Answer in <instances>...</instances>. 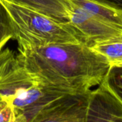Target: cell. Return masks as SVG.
Masks as SVG:
<instances>
[{"mask_svg":"<svg viewBox=\"0 0 122 122\" xmlns=\"http://www.w3.org/2000/svg\"><path fill=\"white\" fill-rule=\"evenodd\" d=\"M16 57L44 83L70 93L85 92L99 86L111 66L104 56L84 43L19 49Z\"/></svg>","mask_w":122,"mask_h":122,"instance_id":"cell-1","label":"cell"},{"mask_svg":"<svg viewBox=\"0 0 122 122\" xmlns=\"http://www.w3.org/2000/svg\"><path fill=\"white\" fill-rule=\"evenodd\" d=\"M66 93L70 92L42 81L16 55L0 71V96L15 109L16 122H35L46 107Z\"/></svg>","mask_w":122,"mask_h":122,"instance_id":"cell-2","label":"cell"},{"mask_svg":"<svg viewBox=\"0 0 122 122\" xmlns=\"http://www.w3.org/2000/svg\"><path fill=\"white\" fill-rule=\"evenodd\" d=\"M12 20L18 50L53 44L84 43L71 24L10 0H0Z\"/></svg>","mask_w":122,"mask_h":122,"instance_id":"cell-3","label":"cell"},{"mask_svg":"<svg viewBox=\"0 0 122 122\" xmlns=\"http://www.w3.org/2000/svg\"><path fill=\"white\" fill-rule=\"evenodd\" d=\"M69 1V22L78 32L84 44L89 46L95 44L122 39V29L108 24L89 11Z\"/></svg>","mask_w":122,"mask_h":122,"instance_id":"cell-4","label":"cell"},{"mask_svg":"<svg viewBox=\"0 0 122 122\" xmlns=\"http://www.w3.org/2000/svg\"><path fill=\"white\" fill-rule=\"evenodd\" d=\"M90 91L63 94L46 107L35 122H86Z\"/></svg>","mask_w":122,"mask_h":122,"instance_id":"cell-5","label":"cell"},{"mask_svg":"<svg viewBox=\"0 0 122 122\" xmlns=\"http://www.w3.org/2000/svg\"><path fill=\"white\" fill-rule=\"evenodd\" d=\"M89 122H122V102L104 82L90 91L86 120Z\"/></svg>","mask_w":122,"mask_h":122,"instance_id":"cell-6","label":"cell"},{"mask_svg":"<svg viewBox=\"0 0 122 122\" xmlns=\"http://www.w3.org/2000/svg\"><path fill=\"white\" fill-rule=\"evenodd\" d=\"M102 21L122 29V9L97 0H69Z\"/></svg>","mask_w":122,"mask_h":122,"instance_id":"cell-7","label":"cell"},{"mask_svg":"<svg viewBox=\"0 0 122 122\" xmlns=\"http://www.w3.org/2000/svg\"><path fill=\"white\" fill-rule=\"evenodd\" d=\"M31 7L41 13L61 21H69L68 0H10Z\"/></svg>","mask_w":122,"mask_h":122,"instance_id":"cell-8","label":"cell"},{"mask_svg":"<svg viewBox=\"0 0 122 122\" xmlns=\"http://www.w3.org/2000/svg\"><path fill=\"white\" fill-rule=\"evenodd\" d=\"M91 47L104 56L111 66H122V39L97 44Z\"/></svg>","mask_w":122,"mask_h":122,"instance_id":"cell-9","label":"cell"},{"mask_svg":"<svg viewBox=\"0 0 122 122\" xmlns=\"http://www.w3.org/2000/svg\"><path fill=\"white\" fill-rule=\"evenodd\" d=\"M14 38V29L11 16L0 1V52L3 50L6 43Z\"/></svg>","mask_w":122,"mask_h":122,"instance_id":"cell-10","label":"cell"},{"mask_svg":"<svg viewBox=\"0 0 122 122\" xmlns=\"http://www.w3.org/2000/svg\"><path fill=\"white\" fill-rule=\"evenodd\" d=\"M103 82L122 102V66H110Z\"/></svg>","mask_w":122,"mask_h":122,"instance_id":"cell-11","label":"cell"},{"mask_svg":"<svg viewBox=\"0 0 122 122\" xmlns=\"http://www.w3.org/2000/svg\"><path fill=\"white\" fill-rule=\"evenodd\" d=\"M17 117L12 104L0 96V122H16Z\"/></svg>","mask_w":122,"mask_h":122,"instance_id":"cell-12","label":"cell"},{"mask_svg":"<svg viewBox=\"0 0 122 122\" xmlns=\"http://www.w3.org/2000/svg\"><path fill=\"white\" fill-rule=\"evenodd\" d=\"M14 56L15 54H14L13 51L8 48L3 49L0 52V71L5 66V64Z\"/></svg>","mask_w":122,"mask_h":122,"instance_id":"cell-13","label":"cell"},{"mask_svg":"<svg viewBox=\"0 0 122 122\" xmlns=\"http://www.w3.org/2000/svg\"><path fill=\"white\" fill-rule=\"evenodd\" d=\"M111 6H113L117 8L122 9V0H97Z\"/></svg>","mask_w":122,"mask_h":122,"instance_id":"cell-14","label":"cell"}]
</instances>
